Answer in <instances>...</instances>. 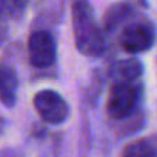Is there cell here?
Returning <instances> with one entry per match:
<instances>
[{
	"instance_id": "cell-11",
	"label": "cell",
	"mask_w": 157,
	"mask_h": 157,
	"mask_svg": "<svg viewBox=\"0 0 157 157\" xmlns=\"http://www.w3.org/2000/svg\"><path fill=\"white\" fill-rule=\"evenodd\" d=\"M5 19L0 16V42L3 40V37H5V34H6V28H5Z\"/></svg>"
},
{
	"instance_id": "cell-1",
	"label": "cell",
	"mask_w": 157,
	"mask_h": 157,
	"mask_svg": "<svg viewBox=\"0 0 157 157\" xmlns=\"http://www.w3.org/2000/svg\"><path fill=\"white\" fill-rule=\"evenodd\" d=\"M72 16V33L77 51L88 56L99 57L105 52L106 40L102 26L97 23L94 10L88 2H74L71 5Z\"/></svg>"
},
{
	"instance_id": "cell-4",
	"label": "cell",
	"mask_w": 157,
	"mask_h": 157,
	"mask_svg": "<svg viewBox=\"0 0 157 157\" xmlns=\"http://www.w3.org/2000/svg\"><path fill=\"white\" fill-rule=\"evenodd\" d=\"M28 57L33 66L48 68L57 59V45L52 34L46 29H36L28 39Z\"/></svg>"
},
{
	"instance_id": "cell-10",
	"label": "cell",
	"mask_w": 157,
	"mask_h": 157,
	"mask_svg": "<svg viewBox=\"0 0 157 157\" xmlns=\"http://www.w3.org/2000/svg\"><path fill=\"white\" fill-rule=\"evenodd\" d=\"M25 8V2H0V16L5 20H16L23 14Z\"/></svg>"
},
{
	"instance_id": "cell-2",
	"label": "cell",
	"mask_w": 157,
	"mask_h": 157,
	"mask_svg": "<svg viewBox=\"0 0 157 157\" xmlns=\"http://www.w3.org/2000/svg\"><path fill=\"white\" fill-rule=\"evenodd\" d=\"M143 97V83L142 80L136 82H116L111 85L108 100H106V113L114 120H123L131 117Z\"/></svg>"
},
{
	"instance_id": "cell-5",
	"label": "cell",
	"mask_w": 157,
	"mask_h": 157,
	"mask_svg": "<svg viewBox=\"0 0 157 157\" xmlns=\"http://www.w3.org/2000/svg\"><path fill=\"white\" fill-rule=\"evenodd\" d=\"M155 42V29L149 22H136L126 25L120 34V46L126 52L139 54L152 48Z\"/></svg>"
},
{
	"instance_id": "cell-3",
	"label": "cell",
	"mask_w": 157,
	"mask_h": 157,
	"mask_svg": "<svg viewBox=\"0 0 157 157\" xmlns=\"http://www.w3.org/2000/svg\"><path fill=\"white\" fill-rule=\"evenodd\" d=\"M33 105L45 123L59 125L63 123L69 116V106L66 100L52 90L39 91L33 99Z\"/></svg>"
},
{
	"instance_id": "cell-9",
	"label": "cell",
	"mask_w": 157,
	"mask_h": 157,
	"mask_svg": "<svg viewBox=\"0 0 157 157\" xmlns=\"http://www.w3.org/2000/svg\"><path fill=\"white\" fill-rule=\"evenodd\" d=\"M122 157H157V152L151 142L139 139L126 145V148L122 152Z\"/></svg>"
},
{
	"instance_id": "cell-6",
	"label": "cell",
	"mask_w": 157,
	"mask_h": 157,
	"mask_svg": "<svg viewBox=\"0 0 157 157\" xmlns=\"http://www.w3.org/2000/svg\"><path fill=\"white\" fill-rule=\"evenodd\" d=\"M19 77L14 68L10 65H0V102L13 108L17 100Z\"/></svg>"
},
{
	"instance_id": "cell-7",
	"label": "cell",
	"mask_w": 157,
	"mask_h": 157,
	"mask_svg": "<svg viewBox=\"0 0 157 157\" xmlns=\"http://www.w3.org/2000/svg\"><path fill=\"white\" fill-rule=\"evenodd\" d=\"M143 74V66L139 60L136 59H126V60H119L113 65L111 68V80L113 83L116 82H136L142 80Z\"/></svg>"
},
{
	"instance_id": "cell-8",
	"label": "cell",
	"mask_w": 157,
	"mask_h": 157,
	"mask_svg": "<svg viewBox=\"0 0 157 157\" xmlns=\"http://www.w3.org/2000/svg\"><path fill=\"white\" fill-rule=\"evenodd\" d=\"M131 10L132 6L128 3H116L111 8H108V11L103 16V31H114L122 22H125L129 17V14L132 13Z\"/></svg>"
}]
</instances>
